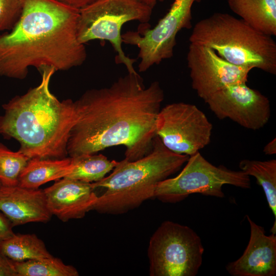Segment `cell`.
I'll return each mask as SVG.
<instances>
[{
	"mask_svg": "<svg viewBox=\"0 0 276 276\" xmlns=\"http://www.w3.org/2000/svg\"><path fill=\"white\" fill-rule=\"evenodd\" d=\"M79 9L56 0H25L11 32L0 35V75L22 79L29 68L66 71L87 54L77 36Z\"/></svg>",
	"mask_w": 276,
	"mask_h": 276,
	"instance_id": "7a4b0ae2",
	"label": "cell"
},
{
	"mask_svg": "<svg viewBox=\"0 0 276 276\" xmlns=\"http://www.w3.org/2000/svg\"><path fill=\"white\" fill-rule=\"evenodd\" d=\"M71 158L31 159L21 172L18 185L30 189H38L52 180L63 178L69 169Z\"/></svg>",
	"mask_w": 276,
	"mask_h": 276,
	"instance_id": "e0dca14e",
	"label": "cell"
},
{
	"mask_svg": "<svg viewBox=\"0 0 276 276\" xmlns=\"http://www.w3.org/2000/svg\"><path fill=\"white\" fill-rule=\"evenodd\" d=\"M1 185H2V184H1V182H0V186H1Z\"/></svg>",
	"mask_w": 276,
	"mask_h": 276,
	"instance_id": "f1b7e54d",
	"label": "cell"
},
{
	"mask_svg": "<svg viewBox=\"0 0 276 276\" xmlns=\"http://www.w3.org/2000/svg\"><path fill=\"white\" fill-rule=\"evenodd\" d=\"M71 158L69 169L64 177L89 183L103 179L113 169L118 162L109 160L101 154L96 153Z\"/></svg>",
	"mask_w": 276,
	"mask_h": 276,
	"instance_id": "ac0fdd59",
	"label": "cell"
},
{
	"mask_svg": "<svg viewBox=\"0 0 276 276\" xmlns=\"http://www.w3.org/2000/svg\"><path fill=\"white\" fill-rule=\"evenodd\" d=\"M239 168L248 176L256 178L257 183L264 192L269 208L274 217L270 232L276 234V160L261 161L243 159Z\"/></svg>",
	"mask_w": 276,
	"mask_h": 276,
	"instance_id": "d6986e66",
	"label": "cell"
},
{
	"mask_svg": "<svg viewBox=\"0 0 276 276\" xmlns=\"http://www.w3.org/2000/svg\"><path fill=\"white\" fill-rule=\"evenodd\" d=\"M201 1L174 0L154 28H150L148 23L141 24L136 31H128L122 34L123 43L139 49L140 72H145L173 56L176 36L181 30L192 27V7Z\"/></svg>",
	"mask_w": 276,
	"mask_h": 276,
	"instance_id": "9c48e42d",
	"label": "cell"
},
{
	"mask_svg": "<svg viewBox=\"0 0 276 276\" xmlns=\"http://www.w3.org/2000/svg\"><path fill=\"white\" fill-rule=\"evenodd\" d=\"M25 0H0V32L12 30L21 15Z\"/></svg>",
	"mask_w": 276,
	"mask_h": 276,
	"instance_id": "603a6c76",
	"label": "cell"
},
{
	"mask_svg": "<svg viewBox=\"0 0 276 276\" xmlns=\"http://www.w3.org/2000/svg\"><path fill=\"white\" fill-rule=\"evenodd\" d=\"M265 155H273L276 153V139L274 138L267 143L263 149Z\"/></svg>",
	"mask_w": 276,
	"mask_h": 276,
	"instance_id": "4316f807",
	"label": "cell"
},
{
	"mask_svg": "<svg viewBox=\"0 0 276 276\" xmlns=\"http://www.w3.org/2000/svg\"><path fill=\"white\" fill-rule=\"evenodd\" d=\"M190 43L208 47L236 65L276 74V42L241 18L215 13L198 21Z\"/></svg>",
	"mask_w": 276,
	"mask_h": 276,
	"instance_id": "5b68a950",
	"label": "cell"
},
{
	"mask_svg": "<svg viewBox=\"0 0 276 276\" xmlns=\"http://www.w3.org/2000/svg\"><path fill=\"white\" fill-rule=\"evenodd\" d=\"M29 160L19 150L12 151L0 143V182L2 185H17L19 176Z\"/></svg>",
	"mask_w": 276,
	"mask_h": 276,
	"instance_id": "7402d4cb",
	"label": "cell"
},
{
	"mask_svg": "<svg viewBox=\"0 0 276 276\" xmlns=\"http://www.w3.org/2000/svg\"><path fill=\"white\" fill-rule=\"evenodd\" d=\"M1 251L14 262L51 257L45 245L35 234H14L0 244Z\"/></svg>",
	"mask_w": 276,
	"mask_h": 276,
	"instance_id": "ffe728a7",
	"label": "cell"
},
{
	"mask_svg": "<svg viewBox=\"0 0 276 276\" xmlns=\"http://www.w3.org/2000/svg\"><path fill=\"white\" fill-rule=\"evenodd\" d=\"M187 61L192 88L204 102L228 85L247 82L251 70L228 62L208 47L193 43Z\"/></svg>",
	"mask_w": 276,
	"mask_h": 276,
	"instance_id": "7c38bea8",
	"label": "cell"
},
{
	"mask_svg": "<svg viewBox=\"0 0 276 276\" xmlns=\"http://www.w3.org/2000/svg\"><path fill=\"white\" fill-rule=\"evenodd\" d=\"M205 102L218 119H229L248 129H261L271 116L268 98L248 87L246 82L228 85Z\"/></svg>",
	"mask_w": 276,
	"mask_h": 276,
	"instance_id": "8fae6325",
	"label": "cell"
},
{
	"mask_svg": "<svg viewBox=\"0 0 276 276\" xmlns=\"http://www.w3.org/2000/svg\"><path fill=\"white\" fill-rule=\"evenodd\" d=\"M225 185L251 188L249 176L243 171L232 170L222 165L216 166L197 152L189 156L177 176L157 185L154 198L167 203L181 201L193 194L223 198L222 187Z\"/></svg>",
	"mask_w": 276,
	"mask_h": 276,
	"instance_id": "ba28073f",
	"label": "cell"
},
{
	"mask_svg": "<svg viewBox=\"0 0 276 276\" xmlns=\"http://www.w3.org/2000/svg\"><path fill=\"white\" fill-rule=\"evenodd\" d=\"M231 10L257 31L276 36V0H227Z\"/></svg>",
	"mask_w": 276,
	"mask_h": 276,
	"instance_id": "2e32d148",
	"label": "cell"
},
{
	"mask_svg": "<svg viewBox=\"0 0 276 276\" xmlns=\"http://www.w3.org/2000/svg\"><path fill=\"white\" fill-rule=\"evenodd\" d=\"M203 251L200 237L193 229L165 221L149 240V274L195 276L202 264Z\"/></svg>",
	"mask_w": 276,
	"mask_h": 276,
	"instance_id": "52a82bcc",
	"label": "cell"
},
{
	"mask_svg": "<svg viewBox=\"0 0 276 276\" xmlns=\"http://www.w3.org/2000/svg\"><path fill=\"white\" fill-rule=\"evenodd\" d=\"M17 276H78L73 266L53 256L21 262L12 261Z\"/></svg>",
	"mask_w": 276,
	"mask_h": 276,
	"instance_id": "44dd1931",
	"label": "cell"
},
{
	"mask_svg": "<svg viewBox=\"0 0 276 276\" xmlns=\"http://www.w3.org/2000/svg\"><path fill=\"white\" fill-rule=\"evenodd\" d=\"M152 9L139 0H96L79 9L77 36L82 44L94 40H107L117 53V64H124L128 73L137 74L136 59L127 56L122 47L121 30L130 21L148 23Z\"/></svg>",
	"mask_w": 276,
	"mask_h": 276,
	"instance_id": "8992f818",
	"label": "cell"
},
{
	"mask_svg": "<svg viewBox=\"0 0 276 276\" xmlns=\"http://www.w3.org/2000/svg\"><path fill=\"white\" fill-rule=\"evenodd\" d=\"M43 191L51 214L63 222L84 217L98 199L91 183L65 177Z\"/></svg>",
	"mask_w": 276,
	"mask_h": 276,
	"instance_id": "5bb4252c",
	"label": "cell"
},
{
	"mask_svg": "<svg viewBox=\"0 0 276 276\" xmlns=\"http://www.w3.org/2000/svg\"><path fill=\"white\" fill-rule=\"evenodd\" d=\"M164 99L159 82L146 87L138 73H128L107 87L86 90L74 101L75 120L67 154H93L122 145L126 159L143 157L152 149Z\"/></svg>",
	"mask_w": 276,
	"mask_h": 276,
	"instance_id": "6da1fadb",
	"label": "cell"
},
{
	"mask_svg": "<svg viewBox=\"0 0 276 276\" xmlns=\"http://www.w3.org/2000/svg\"><path fill=\"white\" fill-rule=\"evenodd\" d=\"M250 235L243 255L228 263L226 270L232 276H275L276 275V234H265L263 226L246 215Z\"/></svg>",
	"mask_w": 276,
	"mask_h": 276,
	"instance_id": "4fadbf2b",
	"label": "cell"
},
{
	"mask_svg": "<svg viewBox=\"0 0 276 276\" xmlns=\"http://www.w3.org/2000/svg\"><path fill=\"white\" fill-rule=\"evenodd\" d=\"M189 158L169 150L156 135L147 155L133 161L124 158L118 162L108 176L91 183L95 190L104 189L93 210L117 215L139 207L154 198L157 185L179 171Z\"/></svg>",
	"mask_w": 276,
	"mask_h": 276,
	"instance_id": "277c9868",
	"label": "cell"
},
{
	"mask_svg": "<svg viewBox=\"0 0 276 276\" xmlns=\"http://www.w3.org/2000/svg\"><path fill=\"white\" fill-rule=\"evenodd\" d=\"M53 68L40 72V84L3 105L0 134L20 144L29 159H59L67 154V144L75 120L74 102L59 101L50 89Z\"/></svg>",
	"mask_w": 276,
	"mask_h": 276,
	"instance_id": "3957f363",
	"label": "cell"
},
{
	"mask_svg": "<svg viewBox=\"0 0 276 276\" xmlns=\"http://www.w3.org/2000/svg\"><path fill=\"white\" fill-rule=\"evenodd\" d=\"M0 276H17L12 261L0 250Z\"/></svg>",
	"mask_w": 276,
	"mask_h": 276,
	"instance_id": "d4e9b609",
	"label": "cell"
},
{
	"mask_svg": "<svg viewBox=\"0 0 276 276\" xmlns=\"http://www.w3.org/2000/svg\"><path fill=\"white\" fill-rule=\"evenodd\" d=\"M0 211L13 226L29 222H46L52 216L43 190L18 185L0 186Z\"/></svg>",
	"mask_w": 276,
	"mask_h": 276,
	"instance_id": "9a60e30c",
	"label": "cell"
},
{
	"mask_svg": "<svg viewBox=\"0 0 276 276\" xmlns=\"http://www.w3.org/2000/svg\"><path fill=\"white\" fill-rule=\"evenodd\" d=\"M61 3L79 9L96 0H56Z\"/></svg>",
	"mask_w": 276,
	"mask_h": 276,
	"instance_id": "484cf974",
	"label": "cell"
},
{
	"mask_svg": "<svg viewBox=\"0 0 276 276\" xmlns=\"http://www.w3.org/2000/svg\"><path fill=\"white\" fill-rule=\"evenodd\" d=\"M144 4L153 9L158 2H163L164 0H139Z\"/></svg>",
	"mask_w": 276,
	"mask_h": 276,
	"instance_id": "83f0119b",
	"label": "cell"
},
{
	"mask_svg": "<svg viewBox=\"0 0 276 276\" xmlns=\"http://www.w3.org/2000/svg\"><path fill=\"white\" fill-rule=\"evenodd\" d=\"M213 125L196 105L173 103L161 108L157 118L156 135L172 152L191 156L211 141Z\"/></svg>",
	"mask_w": 276,
	"mask_h": 276,
	"instance_id": "30bf717a",
	"label": "cell"
},
{
	"mask_svg": "<svg viewBox=\"0 0 276 276\" xmlns=\"http://www.w3.org/2000/svg\"><path fill=\"white\" fill-rule=\"evenodd\" d=\"M13 227L10 220L0 212V244L14 234L12 229Z\"/></svg>",
	"mask_w": 276,
	"mask_h": 276,
	"instance_id": "cb8c5ba5",
	"label": "cell"
}]
</instances>
